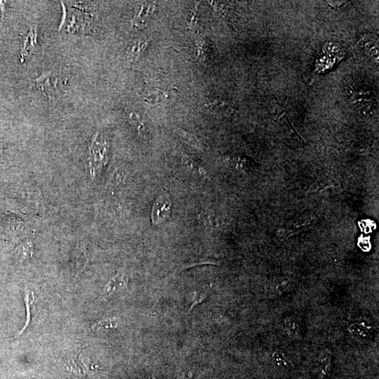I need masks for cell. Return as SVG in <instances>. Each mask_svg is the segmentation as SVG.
<instances>
[{"mask_svg":"<svg viewBox=\"0 0 379 379\" xmlns=\"http://www.w3.org/2000/svg\"><path fill=\"white\" fill-rule=\"evenodd\" d=\"M118 326V321L115 318H109L99 321L93 324L91 327L92 331H96L100 329H112L117 328Z\"/></svg>","mask_w":379,"mask_h":379,"instance_id":"12","label":"cell"},{"mask_svg":"<svg viewBox=\"0 0 379 379\" xmlns=\"http://www.w3.org/2000/svg\"><path fill=\"white\" fill-rule=\"evenodd\" d=\"M36 29L32 28L30 30V33H29L28 38L26 39V42H25L24 52L25 55L28 54L29 52H30V48L31 47V50L34 49V47L36 45ZM23 52V53H24Z\"/></svg>","mask_w":379,"mask_h":379,"instance_id":"16","label":"cell"},{"mask_svg":"<svg viewBox=\"0 0 379 379\" xmlns=\"http://www.w3.org/2000/svg\"><path fill=\"white\" fill-rule=\"evenodd\" d=\"M152 10H153L152 5L150 4L149 6H146H146H143L134 20L137 22L138 25H140L141 23H144L146 18L148 17L151 16V14H152Z\"/></svg>","mask_w":379,"mask_h":379,"instance_id":"15","label":"cell"},{"mask_svg":"<svg viewBox=\"0 0 379 379\" xmlns=\"http://www.w3.org/2000/svg\"><path fill=\"white\" fill-rule=\"evenodd\" d=\"M365 48H366L367 52L368 53V54H370V57L375 59H379V52L377 47H376L375 46L371 45L369 43L367 44L366 46H365Z\"/></svg>","mask_w":379,"mask_h":379,"instance_id":"18","label":"cell"},{"mask_svg":"<svg viewBox=\"0 0 379 379\" xmlns=\"http://www.w3.org/2000/svg\"><path fill=\"white\" fill-rule=\"evenodd\" d=\"M70 367H71V370H72V372L76 375H85L86 372H88L86 364L81 358L73 360L70 363Z\"/></svg>","mask_w":379,"mask_h":379,"instance_id":"13","label":"cell"},{"mask_svg":"<svg viewBox=\"0 0 379 379\" xmlns=\"http://www.w3.org/2000/svg\"><path fill=\"white\" fill-rule=\"evenodd\" d=\"M272 359H273L275 365L280 368L288 370V369H291L292 367V362L282 352L276 351L273 353V355H272Z\"/></svg>","mask_w":379,"mask_h":379,"instance_id":"11","label":"cell"},{"mask_svg":"<svg viewBox=\"0 0 379 379\" xmlns=\"http://www.w3.org/2000/svg\"><path fill=\"white\" fill-rule=\"evenodd\" d=\"M152 379H157L155 378V377H154V376H152Z\"/></svg>","mask_w":379,"mask_h":379,"instance_id":"19","label":"cell"},{"mask_svg":"<svg viewBox=\"0 0 379 379\" xmlns=\"http://www.w3.org/2000/svg\"><path fill=\"white\" fill-rule=\"evenodd\" d=\"M128 278L123 271H120L116 276L114 277L110 280L109 283L107 284L103 294L105 295H110L115 291L122 290L128 285Z\"/></svg>","mask_w":379,"mask_h":379,"instance_id":"6","label":"cell"},{"mask_svg":"<svg viewBox=\"0 0 379 379\" xmlns=\"http://www.w3.org/2000/svg\"><path fill=\"white\" fill-rule=\"evenodd\" d=\"M149 41H139L135 42L133 45L131 46L129 48L128 57L129 61L130 62L134 63L139 60L141 57L145 52L146 49L149 45Z\"/></svg>","mask_w":379,"mask_h":379,"instance_id":"9","label":"cell"},{"mask_svg":"<svg viewBox=\"0 0 379 379\" xmlns=\"http://www.w3.org/2000/svg\"><path fill=\"white\" fill-rule=\"evenodd\" d=\"M103 154H105V152H103V146L101 145L99 140H98V138L96 137L89 148V160L92 176H94L97 169L103 162V158L105 157Z\"/></svg>","mask_w":379,"mask_h":379,"instance_id":"3","label":"cell"},{"mask_svg":"<svg viewBox=\"0 0 379 379\" xmlns=\"http://www.w3.org/2000/svg\"><path fill=\"white\" fill-rule=\"evenodd\" d=\"M25 306H26L27 310V320L25 322L24 327L21 329V331L18 333V336H20L24 332L25 329L28 328L29 324L32 321V312H33L34 308H35V303L36 302V297H35V294L32 291L26 290L25 293Z\"/></svg>","mask_w":379,"mask_h":379,"instance_id":"7","label":"cell"},{"mask_svg":"<svg viewBox=\"0 0 379 379\" xmlns=\"http://www.w3.org/2000/svg\"><path fill=\"white\" fill-rule=\"evenodd\" d=\"M171 204L167 197H161L154 205L152 217L154 223L162 222L168 217L170 212Z\"/></svg>","mask_w":379,"mask_h":379,"instance_id":"5","label":"cell"},{"mask_svg":"<svg viewBox=\"0 0 379 379\" xmlns=\"http://www.w3.org/2000/svg\"><path fill=\"white\" fill-rule=\"evenodd\" d=\"M350 334L359 341L370 339L373 334V326L368 319H360L352 323L348 328Z\"/></svg>","mask_w":379,"mask_h":379,"instance_id":"1","label":"cell"},{"mask_svg":"<svg viewBox=\"0 0 379 379\" xmlns=\"http://www.w3.org/2000/svg\"><path fill=\"white\" fill-rule=\"evenodd\" d=\"M284 327L287 334L291 339L295 340L300 339L302 336V329L297 319L292 317H286L284 319Z\"/></svg>","mask_w":379,"mask_h":379,"instance_id":"10","label":"cell"},{"mask_svg":"<svg viewBox=\"0 0 379 379\" xmlns=\"http://www.w3.org/2000/svg\"><path fill=\"white\" fill-rule=\"evenodd\" d=\"M169 96V93L167 91L154 88V89L149 90L146 92L145 100L151 104H157V103H161L167 101Z\"/></svg>","mask_w":379,"mask_h":379,"instance_id":"8","label":"cell"},{"mask_svg":"<svg viewBox=\"0 0 379 379\" xmlns=\"http://www.w3.org/2000/svg\"><path fill=\"white\" fill-rule=\"evenodd\" d=\"M206 299H207V296L204 295H199L198 292H194L193 303H192L191 306H190L188 312H190V311L193 310L194 307L196 306L198 304L201 303Z\"/></svg>","mask_w":379,"mask_h":379,"instance_id":"17","label":"cell"},{"mask_svg":"<svg viewBox=\"0 0 379 379\" xmlns=\"http://www.w3.org/2000/svg\"><path fill=\"white\" fill-rule=\"evenodd\" d=\"M17 253L20 258L23 260L28 259L31 257L32 252H33V247L31 242H28L18 246L17 249Z\"/></svg>","mask_w":379,"mask_h":379,"instance_id":"14","label":"cell"},{"mask_svg":"<svg viewBox=\"0 0 379 379\" xmlns=\"http://www.w3.org/2000/svg\"><path fill=\"white\" fill-rule=\"evenodd\" d=\"M332 370V353L330 350L324 349L319 353L317 360V370L319 379H327Z\"/></svg>","mask_w":379,"mask_h":379,"instance_id":"4","label":"cell"},{"mask_svg":"<svg viewBox=\"0 0 379 379\" xmlns=\"http://www.w3.org/2000/svg\"><path fill=\"white\" fill-rule=\"evenodd\" d=\"M32 81L49 99L53 100L55 98L57 79H54L52 73H44L40 77L34 79Z\"/></svg>","mask_w":379,"mask_h":379,"instance_id":"2","label":"cell"}]
</instances>
